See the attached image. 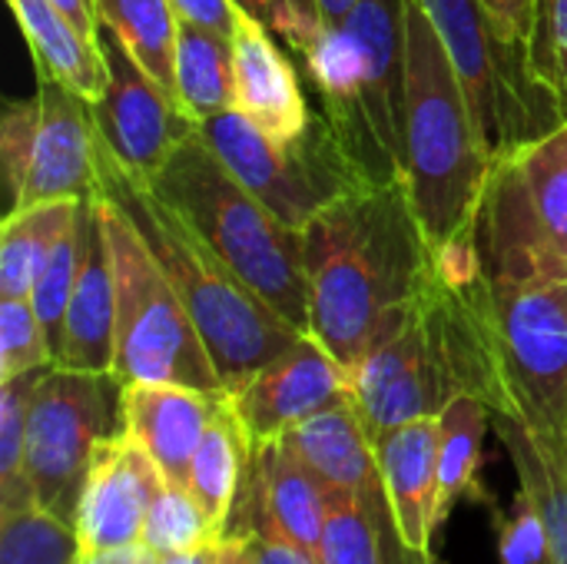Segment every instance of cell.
<instances>
[{
  "mask_svg": "<svg viewBox=\"0 0 567 564\" xmlns=\"http://www.w3.org/2000/svg\"><path fill=\"white\" fill-rule=\"evenodd\" d=\"M286 439L299 452V459L326 482L329 492H349L362 502L389 505L375 459V442L352 399L312 416Z\"/></svg>",
  "mask_w": 567,
  "mask_h": 564,
  "instance_id": "cell-21",
  "label": "cell"
},
{
  "mask_svg": "<svg viewBox=\"0 0 567 564\" xmlns=\"http://www.w3.org/2000/svg\"><path fill=\"white\" fill-rule=\"evenodd\" d=\"M246 17H252V20H259L286 50H292V53H302V47L309 43V30H306V23L299 20V13H296V7H292V0H233Z\"/></svg>",
  "mask_w": 567,
  "mask_h": 564,
  "instance_id": "cell-38",
  "label": "cell"
},
{
  "mask_svg": "<svg viewBox=\"0 0 567 564\" xmlns=\"http://www.w3.org/2000/svg\"><path fill=\"white\" fill-rule=\"evenodd\" d=\"M43 369L0 382V512L37 505L27 479V416Z\"/></svg>",
  "mask_w": 567,
  "mask_h": 564,
  "instance_id": "cell-31",
  "label": "cell"
},
{
  "mask_svg": "<svg viewBox=\"0 0 567 564\" xmlns=\"http://www.w3.org/2000/svg\"><path fill=\"white\" fill-rule=\"evenodd\" d=\"M83 199H50L10 209L0 226V296L30 299V289L63 236L76 226Z\"/></svg>",
  "mask_w": 567,
  "mask_h": 564,
  "instance_id": "cell-24",
  "label": "cell"
},
{
  "mask_svg": "<svg viewBox=\"0 0 567 564\" xmlns=\"http://www.w3.org/2000/svg\"><path fill=\"white\" fill-rule=\"evenodd\" d=\"M123 432V382L113 372L50 366L27 416V479L40 509L73 522L93 452Z\"/></svg>",
  "mask_w": 567,
  "mask_h": 564,
  "instance_id": "cell-8",
  "label": "cell"
},
{
  "mask_svg": "<svg viewBox=\"0 0 567 564\" xmlns=\"http://www.w3.org/2000/svg\"><path fill=\"white\" fill-rule=\"evenodd\" d=\"M100 193L123 209V216L140 229L163 273L176 286L183 306L189 309L226 396L239 389L252 372L282 356L299 336L269 302H262L226 263L223 256L169 206L153 186L126 173L100 143Z\"/></svg>",
  "mask_w": 567,
  "mask_h": 564,
  "instance_id": "cell-2",
  "label": "cell"
},
{
  "mask_svg": "<svg viewBox=\"0 0 567 564\" xmlns=\"http://www.w3.org/2000/svg\"><path fill=\"white\" fill-rule=\"evenodd\" d=\"M239 535L246 539V548H249L252 564H319L316 555H309L306 548H299L296 542L279 535L262 519H252Z\"/></svg>",
  "mask_w": 567,
  "mask_h": 564,
  "instance_id": "cell-39",
  "label": "cell"
},
{
  "mask_svg": "<svg viewBox=\"0 0 567 564\" xmlns=\"http://www.w3.org/2000/svg\"><path fill=\"white\" fill-rule=\"evenodd\" d=\"M176 17L186 23H199L206 30H216L223 37H233L236 20H239V7L233 0H169Z\"/></svg>",
  "mask_w": 567,
  "mask_h": 564,
  "instance_id": "cell-41",
  "label": "cell"
},
{
  "mask_svg": "<svg viewBox=\"0 0 567 564\" xmlns=\"http://www.w3.org/2000/svg\"><path fill=\"white\" fill-rule=\"evenodd\" d=\"M83 542L73 522L30 505L0 512V564H80Z\"/></svg>",
  "mask_w": 567,
  "mask_h": 564,
  "instance_id": "cell-30",
  "label": "cell"
},
{
  "mask_svg": "<svg viewBox=\"0 0 567 564\" xmlns=\"http://www.w3.org/2000/svg\"><path fill=\"white\" fill-rule=\"evenodd\" d=\"M50 366L53 349L30 299H0V382Z\"/></svg>",
  "mask_w": 567,
  "mask_h": 564,
  "instance_id": "cell-34",
  "label": "cell"
},
{
  "mask_svg": "<svg viewBox=\"0 0 567 564\" xmlns=\"http://www.w3.org/2000/svg\"><path fill=\"white\" fill-rule=\"evenodd\" d=\"M199 136L226 170L292 229H302L332 199L362 189L336 133L316 113L309 130L289 143L272 140L239 110L203 120Z\"/></svg>",
  "mask_w": 567,
  "mask_h": 564,
  "instance_id": "cell-10",
  "label": "cell"
},
{
  "mask_svg": "<svg viewBox=\"0 0 567 564\" xmlns=\"http://www.w3.org/2000/svg\"><path fill=\"white\" fill-rule=\"evenodd\" d=\"M482 402L567 465V283L488 279Z\"/></svg>",
  "mask_w": 567,
  "mask_h": 564,
  "instance_id": "cell-5",
  "label": "cell"
},
{
  "mask_svg": "<svg viewBox=\"0 0 567 564\" xmlns=\"http://www.w3.org/2000/svg\"><path fill=\"white\" fill-rule=\"evenodd\" d=\"M359 0H316L319 7V27H336V23H346L352 17Z\"/></svg>",
  "mask_w": 567,
  "mask_h": 564,
  "instance_id": "cell-43",
  "label": "cell"
},
{
  "mask_svg": "<svg viewBox=\"0 0 567 564\" xmlns=\"http://www.w3.org/2000/svg\"><path fill=\"white\" fill-rule=\"evenodd\" d=\"M80 564H90V558H86V555H83V562H80Z\"/></svg>",
  "mask_w": 567,
  "mask_h": 564,
  "instance_id": "cell-47",
  "label": "cell"
},
{
  "mask_svg": "<svg viewBox=\"0 0 567 564\" xmlns=\"http://www.w3.org/2000/svg\"><path fill=\"white\" fill-rule=\"evenodd\" d=\"M96 20L120 33L146 73L173 96L176 83V33L179 17L169 0H93Z\"/></svg>",
  "mask_w": 567,
  "mask_h": 564,
  "instance_id": "cell-29",
  "label": "cell"
},
{
  "mask_svg": "<svg viewBox=\"0 0 567 564\" xmlns=\"http://www.w3.org/2000/svg\"><path fill=\"white\" fill-rule=\"evenodd\" d=\"M375 459L405 552L419 564H432V535L439 532V416L379 435Z\"/></svg>",
  "mask_w": 567,
  "mask_h": 564,
  "instance_id": "cell-17",
  "label": "cell"
},
{
  "mask_svg": "<svg viewBox=\"0 0 567 564\" xmlns=\"http://www.w3.org/2000/svg\"><path fill=\"white\" fill-rule=\"evenodd\" d=\"M37 136L30 170L10 209L50 199H90L100 193V136L93 103L66 83L37 73Z\"/></svg>",
  "mask_w": 567,
  "mask_h": 564,
  "instance_id": "cell-14",
  "label": "cell"
},
{
  "mask_svg": "<svg viewBox=\"0 0 567 564\" xmlns=\"http://www.w3.org/2000/svg\"><path fill=\"white\" fill-rule=\"evenodd\" d=\"M488 429H492V409L478 396L462 392L439 412V502H435L439 529L452 519L455 505L472 492Z\"/></svg>",
  "mask_w": 567,
  "mask_h": 564,
  "instance_id": "cell-27",
  "label": "cell"
},
{
  "mask_svg": "<svg viewBox=\"0 0 567 564\" xmlns=\"http://www.w3.org/2000/svg\"><path fill=\"white\" fill-rule=\"evenodd\" d=\"M96 47L106 63V86L93 100L96 136L126 173L150 183L169 156L199 133V123L146 73V66L106 23L96 30Z\"/></svg>",
  "mask_w": 567,
  "mask_h": 564,
  "instance_id": "cell-11",
  "label": "cell"
},
{
  "mask_svg": "<svg viewBox=\"0 0 567 564\" xmlns=\"http://www.w3.org/2000/svg\"><path fill=\"white\" fill-rule=\"evenodd\" d=\"M100 209L116 283L113 376L123 386L166 382L223 399L226 386L216 372V362L159 259L153 256L140 229L123 216V209L103 193Z\"/></svg>",
  "mask_w": 567,
  "mask_h": 564,
  "instance_id": "cell-6",
  "label": "cell"
},
{
  "mask_svg": "<svg viewBox=\"0 0 567 564\" xmlns=\"http://www.w3.org/2000/svg\"><path fill=\"white\" fill-rule=\"evenodd\" d=\"M163 482L166 479L153 455L126 429L100 442L73 519L83 555L140 545L146 512Z\"/></svg>",
  "mask_w": 567,
  "mask_h": 564,
  "instance_id": "cell-15",
  "label": "cell"
},
{
  "mask_svg": "<svg viewBox=\"0 0 567 564\" xmlns=\"http://www.w3.org/2000/svg\"><path fill=\"white\" fill-rule=\"evenodd\" d=\"M150 186L262 302H269L299 332H309L302 233L252 196L199 133L169 156Z\"/></svg>",
  "mask_w": 567,
  "mask_h": 564,
  "instance_id": "cell-4",
  "label": "cell"
},
{
  "mask_svg": "<svg viewBox=\"0 0 567 564\" xmlns=\"http://www.w3.org/2000/svg\"><path fill=\"white\" fill-rule=\"evenodd\" d=\"M249 469H252L249 435L239 425L229 399H223L193 455L189 485H186L219 539L229 535V522L236 515V505L243 502Z\"/></svg>",
  "mask_w": 567,
  "mask_h": 564,
  "instance_id": "cell-23",
  "label": "cell"
},
{
  "mask_svg": "<svg viewBox=\"0 0 567 564\" xmlns=\"http://www.w3.org/2000/svg\"><path fill=\"white\" fill-rule=\"evenodd\" d=\"M216 542H223V539L209 525V519L199 509V502L193 499V492L186 485L163 482V489L156 492V499L146 512L140 545L146 552H153L156 558H163V555L196 552V548H206Z\"/></svg>",
  "mask_w": 567,
  "mask_h": 564,
  "instance_id": "cell-32",
  "label": "cell"
},
{
  "mask_svg": "<svg viewBox=\"0 0 567 564\" xmlns=\"http://www.w3.org/2000/svg\"><path fill=\"white\" fill-rule=\"evenodd\" d=\"M492 429L515 465L518 485L542 512L548 532V564H567V465L508 416H492Z\"/></svg>",
  "mask_w": 567,
  "mask_h": 564,
  "instance_id": "cell-26",
  "label": "cell"
},
{
  "mask_svg": "<svg viewBox=\"0 0 567 564\" xmlns=\"http://www.w3.org/2000/svg\"><path fill=\"white\" fill-rule=\"evenodd\" d=\"M475 246L492 283H567V123L492 166Z\"/></svg>",
  "mask_w": 567,
  "mask_h": 564,
  "instance_id": "cell-7",
  "label": "cell"
},
{
  "mask_svg": "<svg viewBox=\"0 0 567 564\" xmlns=\"http://www.w3.org/2000/svg\"><path fill=\"white\" fill-rule=\"evenodd\" d=\"M223 399L186 386L133 382L123 386V429L153 455L166 482L189 485L193 455Z\"/></svg>",
  "mask_w": 567,
  "mask_h": 564,
  "instance_id": "cell-19",
  "label": "cell"
},
{
  "mask_svg": "<svg viewBox=\"0 0 567 564\" xmlns=\"http://www.w3.org/2000/svg\"><path fill=\"white\" fill-rule=\"evenodd\" d=\"M292 7H296L299 20L306 23V30L316 33L319 30V7H316V0H292Z\"/></svg>",
  "mask_w": 567,
  "mask_h": 564,
  "instance_id": "cell-46",
  "label": "cell"
},
{
  "mask_svg": "<svg viewBox=\"0 0 567 564\" xmlns=\"http://www.w3.org/2000/svg\"><path fill=\"white\" fill-rule=\"evenodd\" d=\"M458 396L442 346L422 312L352 369V402L372 442L405 422L439 416Z\"/></svg>",
  "mask_w": 567,
  "mask_h": 564,
  "instance_id": "cell-12",
  "label": "cell"
},
{
  "mask_svg": "<svg viewBox=\"0 0 567 564\" xmlns=\"http://www.w3.org/2000/svg\"><path fill=\"white\" fill-rule=\"evenodd\" d=\"M37 120H40V103L33 100H17L3 110L0 120V160L3 173L10 183V193L17 196L27 170H30V153H33V136H37Z\"/></svg>",
  "mask_w": 567,
  "mask_h": 564,
  "instance_id": "cell-37",
  "label": "cell"
},
{
  "mask_svg": "<svg viewBox=\"0 0 567 564\" xmlns=\"http://www.w3.org/2000/svg\"><path fill=\"white\" fill-rule=\"evenodd\" d=\"M243 495H249L256 519L319 558L332 492L299 459L286 435L252 449V469Z\"/></svg>",
  "mask_w": 567,
  "mask_h": 564,
  "instance_id": "cell-20",
  "label": "cell"
},
{
  "mask_svg": "<svg viewBox=\"0 0 567 564\" xmlns=\"http://www.w3.org/2000/svg\"><path fill=\"white\" fill-rule=\"evenodd\" d=\"M236 110L272 140H299L312 123V106L282 43L252 17L239 13L233 30Z\"/></svg>",
  "mask_w": 567,
  "mask_h": 564,
  "instance_id": "cell-18",
  "label": "cell"
},
{
  "mask_svg": "<svg viewBox=\"0 0 567 564\" xmlns=\"http://www.w3.org/2000/svg\"><path fill=\"white\" fill-rule=\"evenodd\" d=\"M528 73L567 123V0H532Z\"/></svg>",
  "mask_w": 567,
  "mask_h": 564,
  "instance_id": "cell-33",
  "label": "cell"
},
{
  "mask_svg": "<svg viewBox=\"0 0 567 564\" xmlns=\"http://www.w3.org/2000/svg\"><path fill=\"white\" fill-rule=\"evenodd\" d=\"M176 100L196 120L236 110L233 37L179 20L176 33Z\"/></svg>",
  "mask_w": 567,
  "mask_h": 564,
  "instance_id": "cell-25",
  "label": "cell"
},
{
  "mask_svg": "<svg viewBox=\"0 0 567 564\" xmlns=\"http://www.w3.org/2000/svg\"><path fill=\"white\" fill-rule=\"evenodd\" d=\"M116 359V283L100 193L80 206V273L63 316L56 366L76 372H113Z\"/></svg>",
  "mask_w": 567,
  "mask_h": 564,
  "instance_id": "cell-16",
  "label": "cell"
},
{
  "mask_svg": "<svg viewBox=\"0 0 567 564\" xmlns=\"http://www.w3.org/2000/svg\"><path fill=\"white\" fill-rule=\"evenodd\" d=\"M226 399L246 429L249 445L259 449L352 399V372L312 332H306Z\"/></svg>",
  "mask_w": 567,
  "mask_h": 564,
  "instance_id": "cell-13",
  "label": "cell"
},
{
  "mask_svg": "<svg viewBox=\"0 0 567 564\" xmlns=\"http://www.w3.org/2000/svg\"><path fill=\"white\" fill-rule=\"evenodd\" d=\"M309 332L352 372L419 312L435 273L409 186H362L302 229Z\"/></svg>",
  "mask_w": 567,
  "mask_h": 564,
  "instance_id": "cell-1",
  "label": "cell"
},
{
  "mask_svg": "<svg viewBox=\"0 0 567 564\" xmlns=\"http://www.w3.org/2000/svg\"><path fill=\"white\" fill-rule=\"evenodd\" d=\"M399 552L409 555L389 505H372L359 495L332 492L319 542V564H389L392 555L399 558Z\"/></svg>",
  "mask_w": 567,
  "mask_h": 564,
  "instance_id": "cell-28",
  "label": "cell"
},
{
  "mask_svg": "<svg viewBox=\"0 0 567 564\" xmlns=\"http://www.w3.org/2000/svg\"><path fill=\"white\" fill-rule=\"evenodd\" d=\"M50 3H56L86 37H96L100 20H96V3L93 0H50Z\"/></svg>",
  "mask_w": 567,
  "mask_h": 564,
  "instance_id": "cell-42",
  "label": "cell"
},
{
  "mask_svg": "<svg viewBox=\"0 0 567 564\" xmlns=\"http://www.w3.org/2000/svg\"><path fill=\"white\" fill-rule=\"evenodd\" d=\"M76 273H80V219L63 236V243L56 246V253L50 256V263L43 266V273L37 276V283L30 289V306L43 322V332L53 349V362H56V349H60L63 316H66V306H70L73 286H76Z\"/></svg>",
  "mask_w": 567,
  "mask_h": 564,
  "instance_id": "cell-35",
  "label": "cell"
},
{
  "mask_svg": "<svg viewBox=\"0 0 567 564\" xmlns=\"http://www.w3.org/2000/svg\"><path fill=\"white\" fill-rule=\"evenodd\" d=\"M20 33L33 53L37 73H47L90 103L106 86V63L96 37H86L56 3L50 0H7Z\"/></svg>",
  "mask_w": 567,
  "mask_h": 564,
  "instance_id": "cell-22",
  "label": "cell"
},
{
  "mask_svg": "<svg viewBox=\"0 0 567 564\" xmlns=\"http://www.w3.org/2000/svg\"><path fill=\"white\" fill-rule=\"evenodd\" d=\"M219 564H252L249 548H246V539H243L239 532H229V535L219 542Z\"/></svg>",
  "mask_w": 567,
  "mask_h": 564,
  "instance_id": "cell-44",
  "label": "cell"
},
{
  "mask_svg": "<svg viewBox=\"0 0 567 564\" xmlns=\"http://www.w3.org/2000/svg\"><path fill=\"white\" fill-rule=\"evenodd\" d=\"M482 7L492 17L498 37L525 57L532 33V0H482Z\"/></svg>",
  "mask_w": 567,
  "mask_h": 564,
  "instance_id": "cell-40",
  "label": "cell"
},
{
  "mask_svg": "<svg viewBox=\"0 0 567 564\" xmlns=\"http://www.w3.org/2000/svg\"><path fill=\"white\" fill-rule=\"evenodd\" d=\"M495 535L498 564H548V532L525 489H518L508 509L495 512Z\"/></svg>",
  "mask_w": 567,
  "mask_h": 564,
  "instance_id": "cell-36",
  "label": "cell"
},
{
  "mask_svg": "<svg viewBox=\"0 0 567 564\" xmlns=\"http://www.w3.org/2000/svg\"><path fill=\"white\" fill-rule=\"evenodd\" d=\"M156 564H219V542L196 548V552H179V555H163Z\"/></svg>",
  "mask_w": 567,
  "mask_h": 564,
  "instance_id": "cell-45",
  "label": "cell"
},
{
  "mask_svg": "<svg viewBox=\"0 0 567 564\" xmlns=\"http://www.w3.org/2000/svg\"><path fill=\"white\" fill-rule=\"evenodd\" d=\"M425 10L462 76L492 166L565 123L532 80L528 60L498 37L482 0H425Z\"/></svg>",
  "mask_w": 567,
  "mask_h": 564,
  "instance_id": "cell-9",
  "label": "cell"
},
{
  "mask_svg": "<svg viewBox=\"0 0 567 564\" xmlns=\"http://www.w3.org/2000/svg\"><path fill=\"white\" fill-rule=\"evenodd\" d=\"M492 156L425 0H405V186L432 249L475 229Z\"/></svg>",
  "mask_w": 567,
  "mask_h": 564,
  "instance_id": "cell-3",
  "label": "cell"
}]
</instances>
